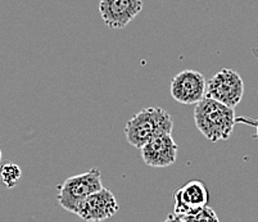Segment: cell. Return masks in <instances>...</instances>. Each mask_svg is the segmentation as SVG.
<instances>
[{
    "label": "cell",
    "instance_id": "6da1fadb",
    "mask_svg": "<svg viewBox=\"0 0 258 222\" xmlns=\"http://www.w3.org/2000/svg\"><path fill=\"white\" fill-rule=\"evenodd\" d=\"M194 106V122L206 139L212 142L229 139L235 126L234 108L208 97Z\"/></svg>",
    "mask_w": 258,
    "mask_h": 222
},
{
    "label": "cell",
    "instance_id": "7a4b0ae2",
    "mask_svg": "<svg viewBox=\"0 0 258 222\" xmlns=\"http://www.w3.org/2000/svg\"><path fill=\"white\" fill-rule=\"evenodd\" d=\"M172 130L173 120L166 109L161 107H148L127 121L125 136L130 145L140 149L153 137L172 134Z\"/></svg>",
    "mask_w": 258,
    "mask_h": 222
},
{
    "label": "cell",
    "instance_id": "3957f363",
    "mask_svg": "<svg viewBox=\"0 0 258 222\" xmlns=\"http://www.w3.org/2000/svg\"><path fill=\"white\" fill-rule=\"evenodd\" d=\"M102 188V172L97 167L90 168L84 174L66 179L60 185H58V203L63 209L76 214L80 203Z\"/></svg>",
    "mask_w": 258,
    "mask_h": 222
},
{
    "label": "cell",
    "instance_id": "277c9868",
    "mask_svg": "<svg viewBox=\"0 0 258 222\" xmlns=\"http://www.w3.org/2000/svg\"><path fill=\"white\" fill-rule=\"evenodd\" d=\"M244 95L243 79L230 68L219 71L206 85V97L212 98L225 106L235 108Z\"/></svg>",
    "mask_w": 258,
    "mask_h": 222
},
{
    "label": "cell",
    "instance_id": "5b68a950",
    "mask_svg": "<svg viewBox=\"0 0 258 222\" xmlns=\"http://www.w3.org/2000/svg\"><path fill=\"white\" fill-rule=\"evenodd\" d=\"M205 76L194 69H185L180 72L171 80V97L177 103L191 106L206 97Z\"/></svg>",
    "mask_w": 258,
    "mask_h": 222
},
{
    "label": "cell",
    "instance_id": "8992f818",
    "mask_svg": "<svg viewBox=\"0 0 258 222\" xmlns=\"http://www.w3.org/2000/svg\"><path fill=\"white\" fill-rule=\"evenodd\" d=\"M119 205L114 194L109 189H99L94 191L80 203L76 214L84 221L95 222L111 218L118 212Z\"/></svg>",
    "mask_w": 258,
    "mask_h": 222
},
{
    "label": "cell",
    "instance_id": "52a82bcc",
    "mask_svg": "<svg viewBox=\"0 0 258 222\" xmlns=\"http://www.w3.org/2000/svg\"><path fill=\"white\" fill-rule=\"evenodd\" d=\"M143 0H99V13L105 25L122 30L142 12Z\"/></svg>",
    "mask_w": 258,
    "mask_h": 222
},
{
    "label": "cell",
    "instance_id": "ba28073f",
    "mask_svg": "<svg viewBox=\"0 0 258 222\" xmlns=\"http://www.w3.org/2000/svg\"><path fill=\"white\" fill-rule=\"evenodd\" d=\"M177 144L172 134L159 135L153 137L139 149L145 165L151 167H168L173 165L177 158Z\"/></svg>",
    "mask_w": 258,
    "mask_h": 222
},
{
    "label": "cell",
    "instance_id": "9c48e42d",
    "mask_svg": "<svg viewBox=\"0 0 258 222\" xmlns=\"http://www.w3.org/2000/svg\"><path fill=\"white\" fill-rule=\"evenodd\" d=\"M172 198L173 212L171 214L179 216L207 205L210 194L203 182L198 180H190L173 191Z\"/></svg>",
    "mask_w": 258,
    "mask_h": 222
},
{
    "label": "cell",
    "instance_id": "30bf717a",
    "mask_svg": "<svg viewBox=\"0 0 258 222\" xmlns=\"http://www.w3.org/2000/svg\"><path fill=\"white\" fill-rule=\"evenodd\" d=\"M168 221H181V222H197V221H211V222H217L219 221V217L215 213L212 208H210L208 205H203L201 208H197L193 211L187 212L185 214H179V216H175V214H170L167 217Z\"/></svg>",
    "mask_w": 258,
    "mask_h": 222
},
{
    "label": "cell",
    "instance_id": "8fae6325",
    "mask_svg": "<svg viewBox=\"0 0 258 222\" xmlns=\"http://www.w3.org/2000/svg\"><path fill=\"white\" fill-rule=\"evenodd\" d=\"M21 176H22V171L20 166L16 163L7 162L0 167V180L7 188H15L21 180Z\"/></svg>",
    "mask_w": 258,
    "mask_h": 222
},
{
    "label": "cell",
    "instance_id": "7c38bea8",
    "mask_svg": "<svg viewBox=\"0 0 258 222\" xmlns=\"http://www.w3.org/2000/svg\"><path fill=\"white\" fill-rule=\"evenodd\" d=\"M0 162H2V148H0Z\"/></svg>",
    "mask_w": 258,
    "mask_h": 222
}]
</instances>
